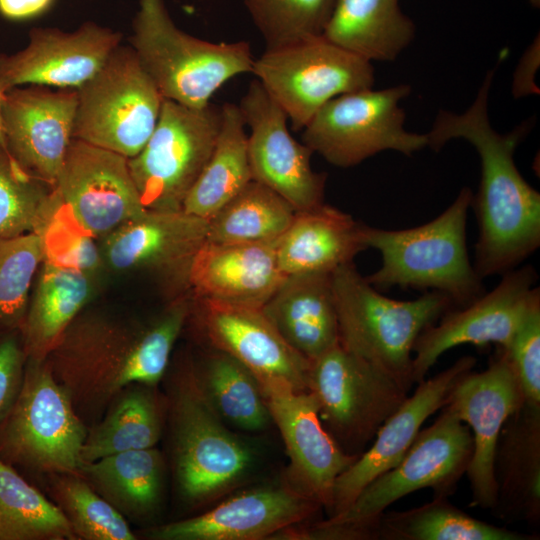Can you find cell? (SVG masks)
<instances>
[{"label":"cell","mask_w":540,"mask_h":540,"mask_svg":"<svg viewBox=\"0 0 540 540\" xmlns=\"http://www.w3.org/2000/svg\"><path fill=\"white\" fill-rule=\"evenodd\" d=\"M79 474L125 518L148 519L161 505L165 463L156 447L83 463Z\"/></svg>","instance_id":"cell-31"},{"label":"cell","mask_w":540,"mask_h":540,"mask_svg":"<svg viewBox=\"0 0 540 540\" xmlns=\"http://www.w3.org/2000/svg\"><path fill=\"white\" fill-rule=\"evenodd\" d=\"M503 350L518 379L524 402L540 405V297L532 303Z\"/></svg>","instance_id":"cell-43"},{"label":"cell","mask_w":540,"mask_h":540,"mask_svg":"<svg viewBox=\"0 0 540 540\" xmlns=\"http://www.w3.org/2000/svg\"><path fill=\"white\" fill-rule=\"evenodd\" d=\"M440 416L420 430L400 462L369 483L350 507L329 520L339 523H371L395 501L425 488L434 496L447 497L466 473L473 439L469 427L444 405Z\"/></svg>","instance_id":"cell-13"},{"label":"cell","mask_w":540,"mask_h":540,"mask_svg":"<svg viewBox=\"0 0 540 540\" xmlns=\"http://www.w3.org/2000/svg\"><path fill=\"white\" fill-rule=\"evenodd\" d=\"M495 507L502 518L540 520V405L523 402L504 424L496 447Z\"/></svg>","instance_id":"cell-27"},{"label":"cell","mask_w":540,"mask_h":540,"mask_svg":"<svg viewBox=\"0 0 540 540\" xmlns=\"http://www.w3.org/2000/svg\"><path fill=\"white\" fill-rule=\"evenodd\" d=\"M55 0H0V15L11 21H25L46 13Z\"/></svg>","instance_id":"cell-46"},{"label":"cell","mask_w":540,"mask_h":540,"mask_svg":"<svg viewBox=\"0 0 540 540\" xmlns=\"http://www.w3.org/2000/svg\"><path fill=\"white\" fill-rule=\"evenodd\" d=\"M282 108L292 129L302 130L331 99L372 88L374 68L323 35L278 48L254 59L252 72Z\"/></svg>","instance_id":"cell-11"},{"label":"cell","mask_w":540,"mask_h":540,"mask_svg":"<svg viewBox=\"0 0 540 540\" xmlns=\"http://www.w3.org/2000/svg\"><path fill=\"white\" fill-rule=\"evenodd\" d=\"M331 280L340 346L386 371L409 391L414 384L415 341L426 327L454 307L449 297L434 290L414 300L386 297L353 262L337 268Z\"/></svg>","instance_id":"cell-4"},{"label":"cell","mask_w":540,"mask_h":540,"mask_svg":"<svg viewBox=\"0 0 540 540\" xmlns=\"http://www.w3.org/2000/svg\"><path fill=\"white\" fill-rule=\"evenodd\" d=\"M476 358L463 356L433 377L418 383L397 410L378 429L372 445L336 479L329 518L346 511L374 479L396 466L424 422L447 402L454 385L473 370Z\"/></svg>","instance_id":"cell-23"},{"label":"cell","mask_w":540,"mask_h":540,"mask_svg":"<svg viewBox=\"0 0 540 540\" xmlns=\"http://www.w3.org/2000/svg\"><path fill=\"white\" fill-rule=\"evenodd\" d=\"M21 327L27 359L45 360L94 292V276L43 259Z\"/></svg>","instance_id":"cell-29"},{"label":"cell","mask_w":540,"mask_h":540,"mask_svg":"<svg viewBox=\"0 0 540 540\" xmlns=\"http://www.w3.org/2000/svg\"><path fill=\"white\" fill-rule=\"evenodd\" d=\"M260 385L289 457L285 481L328 512L336 479L359 455L345 453L328 433L310 391L278 382Z\"/></svg>","instance_id":"cell-18"},{"label":"cell","mask_w":540,"mask_h":540,"mask_svg":"<svg viewBox=\"0 0 540 540\" xmlns=\"http://www.w3.org/2000/svg\"><path fill=\"white\" fill-rule=\"evenodd\" d=\"M53 502L76 540H135L126 518L101 497L79 473L47 475Z\"/></svg>","instance_id":"cell-39"},{"label":"cell","mask_w":540,"mask_h":540,"mask_svg":"<svg viewBox=\"0 0 540 540\" xmlns=\"http://www.w3.org/2000/svg\"><path fill=\"white\" fill-rule=\"evenodd\" d=\"M40 235L44 259L78 268L92 276L104 267L96 238L79 224L62 200Z\"/></svg>","instance_id":"cell-42"},{"label":"cell","mask_w":540,"mask_h":540,"mask_svg":"<svg viewBox=\"0 0 540 540\" xmlns=\"http://www.w3.org/2000/svg\"><path fill=\"white\" fill-rule=\"evenodd\" d=\"M130 47L164 99L203 108L229 79L251 73L246 41L214 43L181 30L164 0H139Z\"/></svg>","instance_id":"cell-5"},{"label":"cell","mask_w":540,"mask_h":540,"mask_svg":"<svg viewBox=\"0 0 540 540\" xmlns=\"http://www.w3.org/2000/svg\"><path fill=\"white\" fill-rule=\"evenodd\" d=\"M60 202L54 187L24 171L0 145V237L40 234Z\"/></svg>","instance_id":"cell-38"},{"label":"cell","mask_w":540,"mask_h":540,"mask_svg":"<svg viewBox=\"0 0 540 540\" xmlns=\"http://www.w3.org/2000/svg\"><path fill=\"white\" fill-rule=\"evenodd\" d=\"M320 508L284 480L240 492L205 513L153 527L146 536L154 540H264L307 521Z\"/></svg>","instance_id":"cell-22"},{"label":"cell","mask_w":540,"mask_h":540,"mask_svg":"<svg viewBox=\"0 0 540 540\" xmlns=\"http://www.w3.org/2000/svg\"><path fill=\"white\" fill-rule=\"evenodd\" d=\"M167 400L156 386L134 383L124 388L109 404L101 420L88 428L82 461L129 450L155 447L163 432Z\"/></svg>","instance_id":"cell-32"},{"label":"cell","mask_w":540,"mask_h":540,"mask_svg":"<svg viewBox=\"0 0 540 540\" xmlns=\"http://www.w3.org/2000/svg\"><path fill=\"white\" fill-rule=\"evenodd\" d=\"M77 91L14 87L1 106L5 149L28 174L54 187L73 140Z\"/></svg>","instance_id":"cell-20"},{"label":"cell","mask_w":540,"mask_h":540,"mask_svg":"<svg viewBox=\"0 0 540 540\" xmlns=\"http://www.w3.org/2000/svg\"><path fill=\"white\" fill-rule=\"evenodd\" d=\"M76 91L73 138L128 159L143 149L164 98L130 46L119 45Z\"/></svg>","instance_id":"cell-8"},{"label":"cell","mask_w":540,"mask_h":540,"mask_svg":"<svg viewBox=\"0 0 540 540\" xmlns=\"http://www.w3.org/2000/svg\"><path fill=\"white\" fill-rule=\"evenodd\" d=\"M247 134L252 179L288 201L296 211L324 203L326 174L312 169L313 151L288 130L282 108L254 79L238 105Z\"/></svg>","instance_id":"cell-16"},{"label":"cell","mask_w":540,"mask_h":540,"mask_svg":"<svg viewBox=\"0 0 540 540\" xmlns=\"http://www.w3.org/2000/svg\"><path fill=\"white\" fill-rule=\"evenodd\" d=\"M400 0H336L323 36L367 61H393L415 37Z\"/></svg>","instance_id":"cell-30"},{"label":"cell","mask_w":540,"mask_h":540,"mask_svg":"<svg viewBox=\"0 0 540 540\" xmlns=\"http://www.w3.org/2000/svg\"><path fill=\"white\" fill-rule=\"evenodd\" d=\"M360 229L350 214L325 203L296 211L277 241L279 267L285 275L332 274L366 249Z\"/></svg>","instance_id":"cell-28"},{"label":"cell","mask_w":540,"mask_h":540,"mask_svg":"<svg viewBox=\"0 0 540 540\" xmlns=\"http://www.w3.org/2000/svg\"><path fill=\"white\" fill-rule=\"evenodd\" d=\"M3 95L4 94L0 92V145L5 149L4 137H3V131H2V119H1V106H2Z\"/></svg>","instance_id":"cell-47"},{"label":"cell","mask_w":540,"mask_h":540,"mask_svg":"<svg viewBox=\"0 0 540 540\" xmlns=\"http://www.w3.org/2000/svg\"><path fill=\"white\" fill-rule=\"evenodd\" d=\"M277 241L205 242L191 267L189 288L196 299L262 308L286 275L277 260Z\"/></svg>","instance_id":"cell-25"},{"label":"cell","mask_w":540,"mask_h":540,"mask_svg":"<svg viewBox=\"0 0 540 540\" xmlns=\"http://www.w3.org/2000/svg\"><path fill=\"white\" fill-rule=\"evenodd\" d=\"M166 400L173 471L182 500L200 506L245 480L253 468L254 454L208 404L191 363L171 379Z\"/></svg>","instance_id":"cell-6"},{"label":"cell","mask_w":540,"mask_h":540,"mask_svg":"<svg viewBox=\"0 0 540 540\" xmlns=\"http://www.w3.org/2000/svg\"><path fill=\"white\" fill-rule=\"evenodd\" d=\"M191 364L202 395L225 424L254 432L272 422L259 380L238 360L214 348Z\"/></svg>","instance_id":"cell-34"},{"label":"cell","mask_w":540,"mask_h":540,"mask_svg":"<svg viewBox=\"0 0 540 540\" xmlns=\"http://www.w3.org/2000/svg\"><path fill=\"white\" fill-rule=\"evenodd\" d=\"M121 40V33L92 21L73 32L33 28L24 49L0 54V92L27 84L77 90L101 69Z\"/></svg>","instance_id":"cell-21"},{"label":"cell","mask_w":540,"mask_h":540,"mask_svg":"<svg viewBox=\"0 0 540 540\" xmlns=\"http://www.w3.org/2000/svg\"><path fill=\"white\" fill-rule=\"evenodd\" d=\"M79 224L102 239L147 210L128 158L73 138L54 185Z\"/></svg>","instance_id":"cell-19"},{"label":"cell","mask_w":540,"mask_h":540,"mask_svg":"<svg viewBox=\"0 0 540 540\" xmlns=\"http://www.w3.org/2000/svg\"><path fill=\"white\" fill-rule=\"evenodd\" d=\"M473 194L468 187L433 220L413 228L389 230L361 223L364 247L376 249L381 266L365 277L376 289L391 287L439 291L454 307L485 292L471 264L466 244L467 213Z\"/></svg>","instance_id":"cell-3"},{"label":"cell","mask_w":540,"mask_h":540,"mask_svg":"<svg viewBox=\"0 0 540 540\" xmlns=\"http://www.w3.org/2000/svg\"><path fill=\"white\" fill-rule=\"evenodd\" d=\"M537 273L531 265L504 274L489 292L462 307L447 310L426 327L413 346L412 381H423L446 351L464 344H495L506 349L532 303L540 297Z\"/></svg>","instance_id":"cell-14"},{"label":"cell","mask_w":540,"mask_h":540,"mask_svg":"<svg viewBox=\"0 0 540 540\" xmlns=\"http://www.w3.org/2000/svg\"><path fill=\"white\" fill-rule=\"evenodd\" d=\"M245 127L238 105L221 106L215 146L184 201V212L209 220L253 180Z\"/></svg>","instance_id":"cell-33"},{"label":"cell","mask_w":540,"mask_h":540,"mask_svg":"<svg viewBox=\"0 0 540 540\" xmlns=\"http://www.w3.org/2000/svg\"><path fill=\"white\" fill-rule=\"evenodd\" d=\"M308 391L325 429L345 453L355 456L409 392L389 373L340 344L311 361Z\"/></svg>","instance_id":"cell-10"},{"label":"cell","mask_w":540,"mask_h":540,"mask_svg":"<svg viewBox=\"0 0 540 540\" xmlns=\"http://www.w3.org/2000/svg\"><path fill=\"white\" fill-rule=\"evenodd\" d=\"M221 106L191 108L164 99L157 125L143 147L128 159L147 210L180 211L216 143Z\"/></svg>","instance_id":"cell-12"},{"label":"cell","mask_w":540,"mask_h":540,"mask_svg":"<svg viewBox=\"0 0 540 540\" xmlns=\"http://www.w3.org/2000/svg\"><path fill=\"white\" fill-rule=\"evenodd\" d=\"M27 360L20 390L1 417L0 458L46 475L79 473L88 427L46 360Z\"/></svg>","instance_id":"cell-7"},{"label":"cell","mask_w":540,"mask_h":540,"mask_svg":"<svg viewBox=\"0 0 540 540\" xmlns=\"http://www.w3.org/2000/svg\"><path fill=\"white\" fill-rule=\"evenodd\" d=\"M331 275H286L261 308L285 341L310 361L339 344Z\"/></svg>","instance_id":"cell-26"},{"label":"cell","mask_w":540,"mask_h":540,"mask_svg":"<svg viewBox=\"0 0 540 540\" xmlns=\"http://www.w3.org/2000/svg\"><path fill=\"white\" fill-rule=\"evenodd\" d=\"M26 359L23 345L16 338L7 337L0 341V418L20 390Z\"/></svg>","instance_id":"cell-44"},{"label":"cell","mask_w":540,"mask_h":540,"mask_svg":"<svg viewBox=\"0 0 540 540\" xmlns=\"http://www.w3.org/2000/svg\"><path fill=\"white\" fill-rule=\"evenodd\" d=\"M295 213L283 197L252 180L208 220L207 242L275 241L287 230Z\"/></svg>","instance_id":"cell-35"},{"label":"cell","mask_w":540,"mask_h":540,"mask_svg":"<svg viewBox=\"0 0 540 540\" xmlns=\"http://www.w3.org/2000/svg\"><path fill=\"white\" fill-rule=\"evenodd\" d=\"M539 37L528 47L521 57L512 80L514 97H525L539 93L535 76L540 62Z\"/></svg>","instance_id":"cell-45"},{"label":"cell","mask_w":540,"mask_h":540,"mask_svg":"<svg viewBox=\"0 0 540 540\" xmlns=\"http://www.w3.org/2000/svg\"><path fill=\"white\" fill-rule=\"evenodd\" d=\"M43 259V241L39 233L0 237L1 329H21L30 288Z\"/></svg>","instance_id":"cell-40"},{"label":"cell","mask_w":540,"mask_h":540,"mask_svg":"<svg viewBox=\"0 0 540 540\" xmlns=\"http://www.w3.org/2000/svg\"><path fill=\"white\" fill-rule=\"evenodd\" d=\"M197 302L199 325L213 348L238 360L259 382L308 391L311 361L285 341L261 308Z\"/></svg>","instance_id":"cell-24"},{"label":"cell","mask_w":540,"mask_h":540,"mask_svg":"<svg viewBox=\"0 0 540 540\" xmlns=\"http://www.w3.org/2000/svg\"><path fill=\"white\" fill-rule=\"evenodd\" d=\"M529 1L534 7H539L540 5V0H529Z\"/></svg>","instance_id":"cell-48"},{"label":"cell","mask_w":540,"mask_h":540,"mask_svg":"<svg viewBox=\"0 0 540 540\" xmlns=\"http://www.w3.org/2000/svg\"><path fill=\"white\" fill-rule=\"evenodd\" d=\"M530 535L478 520L445 496L402 512L382 513L378 539L384 540H529Z\"/></svg>","instance_id":"cell-36"},{"label":"cell","mask_w":540,"mask_h":540,"mask_svg":"<svg viewBox=\"0 0 540 540\" xmlns=\"http://www.w3.org/2000/svg\"><path fill=\"white\" fill-rule=\"evenodd\" d=\"M499 351L481 372L471 370L452 388L448 405L472 430L473 452L467 475L472 506L493 509L497 499L494 458L501 430L524 402L507 354Z\"/></svg>","instance_id":"cell-17"},{"label":"cell","mask_w":540,"mask_h":540,"mask_svg":"<svg viewBox=\"0 0 540 540\" xmlns=\"http://www.w3.org/2000/svg\"><path fill=\"white\" fill-rule=\"evenodd\" d=\"M0 540H76L59 507L1 458Z\"/></svg>","instance_id":"cell-37"},{"label":"cell","mask_w":540,"mask_h":540,"mask_svg":"<svg viewBox=\"0 0 540 540\" xmlns=\"http://www.w3.org/2000/svg\"><path fill=\"white\" fill-rule=\"evenodd\" d=\"M190 312L185 295L147 323L83 310L45 359L79 417L97 421L131 384L156 386Z\"/></svg>","instance_id":"cell-1"},{"label":"cell","mask_w":540,"mask_h":540,"mask_svg":"<svg viewBox=\"0 0 540 540\" xmlns=\"http://www.w3.org/2000/svg\"><path fill=\"white\" fill-rule=\"evenodd\" d=\"M401 84L339 95L322 106L302 129V141L330 164L348 168L383 151L407 156L428 146V136L404 128L400 101L410 94Z\"/></svg>","instance_id":"cell-9"},{"label":"cell","mask_w":540,"mask_h":540,"mask_svg":"<svg viewBox=\"0 0 540 540\" xmlns=\"http://www.w3.org/2000/svg\"><path fill=\"white\" fill-rule=\"evenodd\" d=\"M208 220L180 211L146 210L102 238L104 266L148 274L172 292L190 290L194 259L207 241Z\"/></svg>","instance_id":"cell-15"},{"label":"cell","mask_w":540,"mask_h":540,"mask_svg":"<svg viewBox=\"0 0 540 540\" xmlns=\"http://www.w3.org/2000/svg\"><path fill=\"white\" fill-rule=\"evenodd\" d=\"M266 49L323 34L336 0H243Z\"/></svg>","instance_id":"cell-41"},{"label":"cell","mask_w":540,"mask_h":540,"mask_svg":"<svg viewBox=\"0 0 540 540\" xmlns=\"http://www.w3.org/2000/svg\"><path fill=\"white\" fill-rule=\"evenodd\" d=\"M493 77L494 69L487 72L465 112L440 110L427 133L433 150L462 138L479 155L480 184L471 206L479 227L473 266L482 279L515 269L540 246V194L523 178L514 161L528 126L522 124L508 134L493 129L488 115Z\"/></svg>","instance_id":"cell-2"}]
</instances>
